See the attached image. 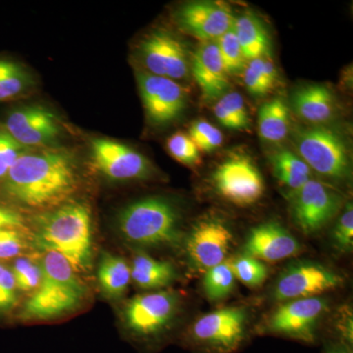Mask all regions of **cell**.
<instances>
[{"label":"cell","instance_id":"6da1fadb","mask_svg":"<svg viewBox=\"0 0 353 353\" xmlns=\"http://www.w3.org/2000/svg\"><path fill=\"white\" fill-rule=\"evenodd\" d=\"M11 201L32 209L60 206L78 188L73 157L63 150L26 152L1 183Z\"/></svg>","mask_w":353,"mask_h":353},{"label":"cell","instance_id":"7a4b0ae2","mask_svg":"<svg viewBox=\"0 0 353 353\" xmlns=\"http://www.w3.org/2000/svg\"><path fill=\"white\" fill-rule=\"evenodd\" d=\"M37 245L43 252L61 254L76 272L92 266V216L87 206L68 203L43 216L36 234Z\"/></svg>","mask_w":353,"mask_h":353},{"label":"cell","instance_id":"3957f363","mask_svg":"<svg viewBox=\"0 0 353 353\" xmlns=\"http://www.w3.org/2000/svg\"><path fill=\"white\" fill-rule=\"evenodd\" d=\"M39 267L41 284L26 303L21 318L50 320L78 308L85 297V287L67 259L59 253L46 252Z\"/></svg>","mask_w":353,"mask_h":353},{"label":"cell","instance_id":"277c9868","mask_svg":"<svg viewBox=\"0 0 353 353\" xmlns=\"http://www.w3.org/2000/svg\"><path fill=\"white\" fill-rule=\"evenodd\" d=\"M182 216L168 199L152 196L129 204L118 216L121 236L141 246L175 245L182 238Z\"/></svg>","mask_w":353,"mask_h":353},{"label":"cell","instance_id":"5b68a950","mask_svg":"<svg viewBox=\"0 0 353 353\" xmlns=\"http://www.w3.org/2000/svg\"><path fill=\"white\" fill-rule=\"evenodd\" d=\"M299 157L323 176L343 181L352 173L350 152L345 139L328 128H299L294 138Z\"/></svg>","mask_w":353,"mask_h":353},{"label":"cell","instance_id":"8992f818","mask_svg":"<svg viewBox=\"0 0 353 353\" xmlns=\"http://www.w3.org/2000/svg\"><path fill=\"white\" fill-rule=\"evenodd\" d=\"M212 183L219 196L243 208L256 203L265 192L263 176L245 155H231L218 165Z\"/></svg>","mask_w":353,"mask_h":353},{"label":"cell","instance_id":"52a82bcc","mask_svg":"<svg viewBox=\"0 0 353 353\" xmlns=\"http://www.w3.org/2000/svg\"><path fill=\"white\" fill-rule=\"evenodd\" d=\"M341 202L343 197L333 188L310 179L292 194V220L304 234L318 233L336 215Z\"/></svg>","mask_w":353,"mask_h":353},{"label":"cell","instance_id":"ba28073f","mask_svg":"<svg viewBox=\"0 0 353 353\" xmlns=\"http://www.w3.org/2000/svg\"><path fill=\"white\" fill-rule=\"evenodd\" d=\"M180 307V296L171 290H159L134 296L125 308L127 328L139 336L162 333L173 322Z\"/></svg>","mask_w":353,"mask_h":353},{"label":"cell","instance_id":"9c48e42d","mask_svg":"<svg viewBox=\"0 0 353 353\" xmlns=\"http://www.w3.org/2000/svg\"><path fill=\"white\" fill-rule=\"evenodd\" d=\"M343 279L336 272L319 263L297 262L288 267L278 279L273 296L276 301L317 297L343 285Z\"/></svg>","mask_w":353,"mask_h":353},{"label":"cell","instance_id":"30bf717a","mask_svg":"<svg viewBox=\"0 0 353 353\" xmlns=\"http://www.w3.org/2000/svg\"><path fill=\"white\" fill-rule=\"evenodd\" d=\"M138 85L146 116L153 125L170 124L187 108V90L176 81L141 72Z\"/></svg>","mask_w":353,"mask_h":353},{"label":"cell","instance_id":"8fae6325","mask_svg":"<svg viewBox=\"0 0 353 353\" xmlns=\"http://www.w3.org/2000/svg\"><path fill=\"white\" fill-rule=\"evenodd\" d=\"M232 243L233 234L227 224L217 218H204L188 234L185 250L190 264L206 272L226 261Z\"/></svg>","mask_w":353,"mask_h":353},{"label":"cell","instance_id":"7c38bea8","mask_svg":"<svg viewBox=\"0 0 353 353\" xmlns=\"http://www.w3.org/2000/svg\"><path fill=\"white\" fill-rule=\"evenodd\" d=\"M327 310L328 303L319 296L287 301L272 313L267 329L272 333L311 341Z\"/></svg>","mask_w":353,"mask_h":353},{"label":"cell","instance_id":"4fadbf2b","mask_svg":"<svg viewBox=\"0 0 353 353\" xmlns=\"http://www.w3.org/2000/svg\"><path fill=\"white\" fill-rule=\"evenodd\" d=\"M92 157L95 169L111 180H138L152 174V165L148 158L129 146L110 139H94Z\"/></svg>","mask_w":353,"mask_h":353},{"label":"cell","instance_id":"5bb4252c","mask_svg":"<svg viewBox=\"0 0 353 353\" xmlns=\"http://www.w3.org/2000/svg\"><path fill=\"white\" fill-rule=\"evenodd\" d=\"M141 55L148 73L171 80L189 74L190 60L182 41L168 32H157L141 44Z\"/></svg>","mask_w":353,"mask_h":353},{"label":"cell","instance_id":"9a60e30c","mask_svg":"<svg viewBox=\"0 0 353 353\" xmlns=\"http://www.w3.org/2000/svg\"><path fill=\"white\" fill-rule=\"evenodd\" d=\"M246 323L248 312L245 308H222L199 318L192 326V336L209 347L233 350L245 336Z\"/></svg>","mask_w":353,"mask_h":353},{"label":"cell","instance_id":"2e32d148","mask_svg":"<svg viewBox=\"0 0 353 353\" xmlns=\"http://www.w3.org/2000/svg\"><path fill=\"white\" fill-rule=\"evenodd\" d=\"M179 24L196 38L214 41L233 28L234 17L227 6L213 1H192L176 13Z\"/></svg>","mask_w":353,"mask_h":353},{"label":"cell","instance_id":"e0dca14e","mask_svg":"<svg viewBox=\"0 0 353 353\" xmlns=\"http://www.w3.org/2000/svg\"><path fill=\"white\" fill-rule=\"evenodd\" d=\"M4 129L25 148L46 145L60 132L57 116L41 106L14 109L7 116Z\"/></svg>","mask_w":353,"mask_h":353},{"label":"cell","instance_id":"ac0fdd59","mask_svg":"<svg viewBox=\"0 0 353 353\" xmlns=\"http://www.w3.org/2000/svg\"><path fill=\"white\" fill-rule=\"evenodd\" d=\"M301 245L292 234L275 221L262 223L250 232L243 252L260 261L275 262L297 254Z\"/></svg>","mask_w":353,"mask_h":353},{"label":"cell","instance_id":"d6986e66","mask_svg":"<svg viewBox=\"0 0 353 353\" xmlns=\"http://www.w3.org/2000/svg\"><path fill=\"white\" fill-rule=\"evenodd\" d=\"M190 67L204 99L216 101L226 94L230 85L229 75L215 41H208L197 48Z\"/></svg>","mask_w":353,"mask_h":353},{"label":"cell","instance_id":"ffe728a7","mask_svg":"<svg viewBox=\"0 0 353 353\" xmlns=\"http://www.w3.org/2000/svg\"><path fill=\"white\" fill-rule=\"evenodd\" d=\"M292 106L301 119L321 126L336 117L338 102L331 88L324 85H307L292 95Z\"/></svg>","mask_w":353,"mask_h":353},{"label":"cell","instance_id":"44dd1931","mask_svg":"<svg viewBox=\"0 0 353 353\" xmlns=\"http://www.w3.org/2000/svg\"><path fill=\"white\" fill-rule=\"evenodd\" d=\"M176 272L168 261L152 259L145 253H139L131 265V280L143 290H160L176 280Z\"/></svg>","mask_w":353,"mask_h":353},{"label":"cell","instance_id":"7402d4cb","mask_svg":"<svg viewBox=\"0 0 353 353\" xmlns=\"http://www.w3.org/2000/svg\"><path fill=\"white\" fill-rule=\"evenodd\" d=\"M233 30L246 60L267 57L270 50V39L256 16L246 13L234 18Z\"/></svg>","mask_w":353,"mask_h":353},{"label":"cell","instance_id":"603a6c76","mask_svg":"<svg viewBox=\"0 0 353 353\" xmlns=\"http://www.w3.org/2000/svg\"><path fill=\"white\" fill-rule=\"evenodd\" d=\"M102 292L111 299L124 296L131 282V266L118 255L104 252L97 270Z\"/></svg>","mask_w":353,"mask_h":353},{"label":"cell","instance_id":"cb8c5ba5","mask_svg":"<svg viewBox=\"0 0 353 353\" xmlns=\"http://www.w3.org/2000/svg\"><path fill=\"white\" fill-rule=\"evenodd\" d=\"M290 128L289 108L283 99H274L265 102L259 113V132L260 138L267 143H282Z\"/></svg>","mask_w":353,"mask_h":353},{"label":"cell","instance_id":"d4e9b609","mask_svg":"<svg viewBox=\"0 0 353 353\" xmlns=\"http://www.w3.org/2000/svg\"><path fill=\"white\" fill-rule=\"evenodd\" d=\"M274 173L282 185L296 190L311 179V169L299 155L289 150H278L272 155Z\"/></svg>","mask_w":353,"mask_h":353},{"label":"cell","instance_id":"484cf974","mask_svg":"<svg viewBox=\"0 0 353 353\" xmlns=\"http://www.w3.org/2000/svg\"><path fill=\"white\" fill-rule=\"evenodd\" d=\"M213 111L220 124L228 129L243 131L252 124L245 101L238 92H226L218 99Z\"/></svg>","mask_w":353,"mask_h":353},{"label":"cell","instance_id":"4316f807","mask_svg":"<svg viewBox=\"0 0 353 353\" xmlns=\"http://www.w3.org/2000/svg\"><path fill=\"white\" fill-rule=\"evenodd\" d=\"M243 73V83L253 95L269 94L278 83L277 69L266 57L250 60Z\"/></svg>","mask_w":353,"mask_h":353},{"label":"cell","instance_id":"83f0119b","mask_svg":"<svg viewBox=\"0 0 353 353\" xmlns=\"http://www.w3.org/2000/svg\"><path fill=\"white\" fill-rule=\"evenodd\" d=\"M28 85L29 80L23 67L12 60L0 58V102L19 97Z\"/></svg>","mask_w":353,"mask_h":353},{"label":"cell","instance_id":"f1b7e54d","mask_svg":"<svg viewBox=\"0 0 353 353\" xmlns=\"http://www.w3.org/2000/svg\"><path fill=\"white\" fill-rule=\"evenodd\" d=\"M236 278L229 261L216 265L205 272L203 290L211 301H220L233 292Z\"/></svg>","mask_w":353,"mask_h":353},{"label":"cell","instance_id":"f546056e","mask_svg":"<svg viewBox=\"0 0 353 353\" xmlns=\"http://www.w3.org/2000/svg\"><path fill=\"white\" fill-rule=\"evenodd\" d=\"M218 50L228 75H236L243 72L246 66L245 55L236 39L233 28L218 39Z\"/></svg>","mask_w":353,"mask_h":353},{"label":"cell","instance_id":"4dcf8cb0","mask_svg":"<svg viewBox=\"0 0 353 353\" xmlns=\"http://www.w3.org/2000/svg\"><path fill=\"white\" fill-rule=\"evenodd\" d=\"M236 280L250 288L261 285L268 276V269L263 262L253 257L243 255L234 261H229Z\"/></svg>","mask_w":353,"mask_h":353},{"label":"cell","instance_id":"1f68e13d","mask_svg":"<svg viewBox=\"0 0 353 353\" xmlns=\"http://www.w3.org/2000/svg\"><path fill=\"white\" fill-rule=\"evenodd\" d=\"M189 137L199 152H213L219 148L223 143V134L220 130L205 120L196 121L190 128Z\"/></svg>","mask_w":353,"mask_h":353},{"label":"cell","instance_id":"d6a6232c","mask_svg":"<svg viewBox=\"0 0 353 353\" xmlns=\"http://www.w3.org/2000/svg\"><path fill=\"white\" fill-rule=\"evenodd\" d=\"M167 148L176 161L188 166H194L201 161V152L189 134L176 132L167 141Z\"/></svg>","mask_w":353,"mask_h":353},{"label":"cell","instance_id":"836d02e7","mask_svg":"<svg viewBox=\"0 0 353 353\" xmlns=\"http://www.w3.org/2000/svg\"><path fill=\"white\" fill-rule=\"evenodd\" d=\"M27 150L28 148L15 141L4 127H0V185L18 158Z\"/></svg>","mask_w":353,"mask_h":353},{"label":"cell","instance_id":"e575fe53","mask_svg":"<svg viewBox=\"0 0 353 353\" xmlns=\"http://www.w3.org/2000/svg\"><path fill=\"white\" fill-rule=\"evenodd\" d=\"M14 280L17 290L22 292H32L38 289L41 280L39 265L31 260L19 259L16 260L12 270Z\"/></svg>","mask_w":353,"mask_h":353},{"label":"cell","instance_id":"d590c367","mask_svg":"<svg viewBox=\"0 0 353 353\" xmlns=\"http://www.w3.org/2000/svg\"><path fill=\"white\" fill-rule=\"evenodd\" d=\"M334 243L341 252H347L353 246V208L347 204L343 214L339 218L334 229Z\"/></svg>","mask_w":353,"mask_h":353},{"label":"cell","instance_id":"8d00e7d4","mask_svg":"<svg viewBox=\"0 0 353 353\" xmlns=\"http://www.w3.org/2000/svg\"><path fill=\"white\" fill-rule=\"evenodd\" d=\"M15 280L12 271L0 264V312L10 310L17 303Z\"/></svg>","mask_w":353,"mask_h":353},{"label":"cell","instance_id":"74e56055","mask_svg":"<svg viewBox=\"0 0 353 353\" xmlns=\"http://www.w3.org/2000/svg\"><path fill=\"white\" fill-rule=\"evenodd\" d=\"M24 248L19 230L0 231V259L6 260L18 256Z\"/></svg>","mask_w":353,"mask_h":353},{"label":"cell","instance_id":"f35d334b","mask_svg":"<svg viewBox=\"0 0 353 353\" xmlns=\"http://www.w3.org/2000/svg\"><path fill=\"white\" fill-rule=\"evenodd\" d=\"M24 228V220L13 209L0 205V231L2 230H20Z\"/></svg>","mask_w":353,"mask_h":353}]
</instances>
